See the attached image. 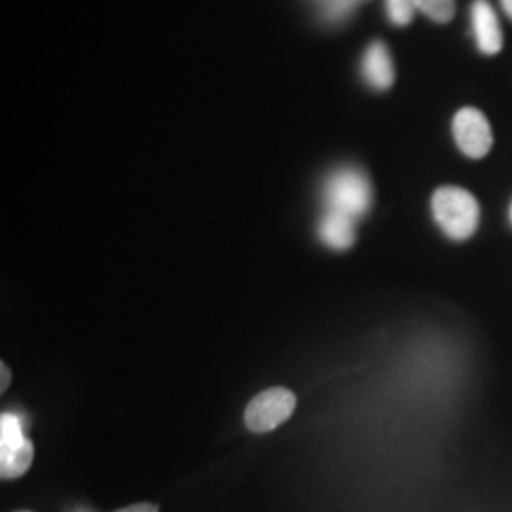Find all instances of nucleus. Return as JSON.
<instances>
[{"instance_id":"nucleus-1","label":"nucleus","mask_w":512,"mask_h":512,"mask_svg":"<svg viewBox=\"0 0 512 512\" xmlns=\"http://www.w3.org/2000/svg\"><path fill=\"white\" fill-rule=\"evenodd\" d=\"M433 219L442 234L452 241L473 238L480 224V205L475 196L461 186H440L431 198Z\"/></svg>"},{"instance_id":"nucleus-2","label":"nucleus","mask_w":512,"mask_h":512,"mask_svg":"<svg viewBox=\"0 0 512 512\" xmlns=\"http://www.w3.org/2000/svg\"><path fill=\"white\" fill-rule=\"evenodd\" d=\"M323 200L327 211H336L353 220H359L370 211L374 192L372 184L361 169L340 167L327 177L323 186Z\"/></svg>"},{"instance_id":"nucleus-3","label":"nucleus","mask_w":512,"mask_h":512,"mask_svg":"<svg viewBox=\"0 0 512 512\" xmlns=\"http://www.w3.org/2000/svg\"><path fill=\"white\" fill-rule=\"evenodd\" d=\"M35 458V448L25 437L23 425L16 414L0 416V475L2 478L23 476Z\"/></svg>"},{"instance_id":"nucleus-4","label":"nucleus","mask_w":512,"mask_h":512,"mask_svg":"<svg viewBox=\"0 0 512 512\" xmlns=\"http://www.w3.org/2000/svg\"><path fill=\"white\" fill-rule=\"evenodd\" d=\"M296 397L285 387H272L258 393L245 410V425L253 433L274 431L293 416Z\"/></svg>"},{"instance_id":"nucleus-5","label":"nucleus","mask_w":512,"mask_h":512,"mask_svg":"<svg viewBox=\"0 0 512 512\" xmlns=\"http://www.w3.org/2000/svg\"><path fill=\"white\" fill-rule=\"evenodd\" d=\"M452 133L461 154L473 160L488 156L494 145V133L490 128V122L484 116V112L475 107H465L456 112L452 122Z\"/></svg>"},{"instance_id":"nucleus-6","label":"nucleus","mask_w":512,"mask_h":512,"mask_svg":"<svg viewBox=\"0 0 512 512\" xmlns=\"http://www.w3.org/2000/svg\"><path fill=\"white\" fill-rule=\"evenodd\" d=\"M471 21L476 46L484 55H495L503 48V31L494 6L488 0H475L471 6Z\"/></svg>"},{"instance_id":"nucleus-7","label":"nucleus","mask_w":512,"mask_h":512,"mask_svg":"<svg viewBox=\"0 0 512 512\" xmlns=\"http://www.w3.org/2000/svg\"><path fill=\"white\" fill-rule=\"evenodd\" d=\"M361 76L372 90L384 92L393 86L395 67L384 42H372L361 59Z\"/></svg>"},{"instance_id":"nucleus-8","label":"nucleus","mask_w":512,"mask_h":512,"mask_svg":"<svg viewBox=\"0 0 512 512\" xmlns=\"http://www.w3.org/2000/svg\"><path fill=\"white\" fill-rule=\"evenodd\" d=\"M355 222L357 220L346 217L342 213L325 211V215L319 220V228H317L319 238L334 251H348L357 239Z\"/></svg>"},{"instance_id":"nucleus-9","label":"nucleus","mask_w":512,"mask_h":512,"mask_svg":"<svg viewBox=\"0 0 512 512\" xmlns=\"http://www.w3.org/2000/svg\"><path fill=\"white\" fill-rule=\"evenodd\" d=\"M361 0H315L321 18L329 23H342L355 12Z\"/></svg>"},{"instance_id":"nucleus-10","label":"nucleus","mask_w":512,"mask_h":512,"mask_svg":"<svg viewBox=\"0 0 512 512\" xmlns=\"http://www.w3.org/2000/svg\"><path fill=\"white\" fill-rule=\"evenodd\" d=\"M418 12L437 23H448L456 16V0H414Z\"/></svg>"},{"instance_id":"nucleus-11","label":"nucleus","mask_w":512,"mask_h":512,"mask_svg":"<svg viewBox=\"0 0 512 512\" xmlns=\"http://www.w3.org/2000/svg\"><path fill=\"white\" fill-rule=\"evenodd\" d=\"M385 10L389 21L397 27H406L418 12L414 0H385Z\"/></svg>"},{"instance_id":"nucleus-12","label":"nucleus","mask_w":512,"mask_h":512,"mask_svg":"<svg viewBox=\"0 0 512 512\" xmlns=\"http://www.w3.org/2000/svg\"><path fill=\"white\" fill-rule=\"evenodd\" d=\"M116 512H160V509L154 503H137V505H129L126 509Z\"/></svg>"},{"instance_id":"nucleus-13","label":"nucleus","mask_w":512,"mask_h":512,"mask_svg":"<svg viewBox=\"0 0 512 512\" xmlns=\"http://www.w3.org/2000/svg\"><path fill=\"white\" fill-rule=\"evenodd\" d=\"M0 370H2V385H0V389L6 391V387L10 385V370H8V366L4 365V363L0 365Z\"/></svg>"},{"instance_id":"nucleus-14","label":"nucleus","mask_w":512,"mask_h":512,"mask_svg":"<svg viewBox=\"0 0 512 512\" xmlns=\"http://www.w3.org/2000/svg\"><path fill=\"white\" fill-rule=\"evenodd\" d=\"M501 6L505 10V14L512 19V0H501Z\"/></svg>"},{"instance_id":"nucleus-15","label":"nucleus","mask_w":512,"mask_h":512,"mask_svg":"<svg viewBox=\"0 0 512 512\" xmlns=\"http://www.w3.org/2000/svg\"><path fill=\"white\" fill-rule=\"evenodd\" d=\"M511 220H512V207H511Z\"/></svg>"},{"instance_id":"nucleus-16","label":"nucleus","mask_w":512,"mask_h":512,"mask_svg":"<svg viewBox=\"0 0 512 512\" xmlns=\"http://www.w3.org/2000/svg\"><path fill=\"white\" fill-rule=\"evenodd\" d=\"M19 512H29V511H19Z\"/></svg>"}]
</instances>
